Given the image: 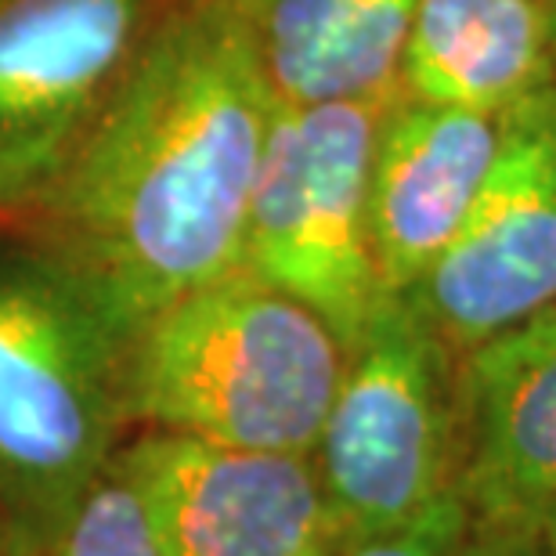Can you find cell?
<instances>
[{
  "label": "cell",
  "mask_w": 556,
  "mask_h": 556,
  "mask_svg": "<svg viewBox=\"0 0 556 556\" xmlns=\"http://www.w3.org/2000/svg\"><path fill=\"white\" fill-rule=\"evenodd\" d=\"M405 296L452 354L556 307V80L503 109L470 217Z\"/></svg>",
  "instance_id": "cell-6"
},
{
  "label": "cell",
  "mask_w": 556,
  "mask_h": 556,
  "mask_svg": "<svg viewBox=\"0 0 556 556\" xmlns=\"http://www.w3.org/2000/svg\"><path fill=\"white\" fill-rule=\"evenodd\" d=\"M419 0H231L275 102L321 105L402 87Z\"/></svg>",
  "instance_id": "cell-11"
},
{
  "label": "cell",
  "mask_w": 556,
  "mask_h": 556,
  "mask_svg": "<svg viewBox=\"0 0 556 556\" xmlns=\"http://www.w3.org/2000/svg\"><path fill=\"white\" fill-rule=\"evenodd\" d=\"M8 556H48V553H8Z\"/></svg>",
  "instance_id": "cell-20"
},
{
  "label": "cell",
  "mask_w": 556,
  "mask_h": 556,
  "mask_svg": "<svg viewBox=\"0 0 556 556\" xmlns=\"http://www.w3.org/2000/svg\"><path fill=\"white\" fill-rule=\"evenodd\" d=\"M152 0H0V220L18 225L102 113Z\"/></svg>",
  "instance_id": "cell-7"
},
{
  "label": "cell",
  "mask_w": 556,
  "mask_h": 556,
  "mask_svg": "<svg viewBox=\"0 0 556 556\" xmlns=\"http://www.w3.org/2000/svg\"><path fill=\"white\" fill-rule=\"evenodd\" d=\"M271 113L231 0H174L15 228L73 264L135 332L188 289L242 268Z\"/></svg>",
  "instance_id": "cell-1"
},
{
  "label": "cell",
  "mask_w": 556,
  "mask_h": 556,
  "mask_svg": "<svg viewBox=\"0 0 556 556\" xmlns=\"http://www.w3.org/2000/svg\"><path fill=\"white\" fill-rule=\"evenodd\" d=\"M130 332L29 236L0 239V531L48 553L130 433Z\"/></svg>",
  "instance_id": "cell-2"
},
{
  "label": "cell",
  "mask_w": 556,
  "mask_h": 556,
  "mask_svg": "<svg viewBox=\"0 0 556 556\" xmlns=\"http://www.w3.org/2000/svg\"><path fill=\"white\" fill-rule=\"evenodd\" d=\"M549 0H419L402 91L438 105L503 113L553 84Z\"/></svg>",
  "instance_id": "cell-12"
},
{
  "label": "cell",
  "mask_w": 556,
  "mask_h": 556,
  "mask_svg": "<svg viewBox=\"0 0 556 556\" xmlns=\"http://www.w3.org/2000/svg\"><path fill=\"white\" fill-rule=\"evenodd\" d=\"M466 531H470V517H466L463 498L452 492L438 498L427 514L387 535L337 546V556H459Z\"/></svg>",
  "instance_id": "cell-14"
},
{
  "label": "cell",
  "mask_w": 556,
  "mask_h": 556,
  "mask_svg": "<svg viewBox=\"0 0 556 556\" xmlns=\"http://www.w3.org/2000/svg\"><path fill=\"white\" fill-rule=\"evenodd\" d=\"M397 91L321 105L275 102L250 195L242 264L307 304L348 351L387 296L372 257L369 163Z\"/></svg>",
  "instance_id": "cell-5"
},
{
  "label": "cell",
  "mask_w": 556,
  "mask_h": 556,
  "mask_svg": "<svg viewBox=\"0 0 556 556\" xmlns=\"http://www.w3.org/2000/svg\"><path fill=\"white\" fill-rule=\"evenodd\" d=\"M51 556H163L141 514V503L113 470V463L73 509Z\"/></svg>",
  "instance_id": "cell-13"
},
{
  "label": "cell",
  "mask_w": 556,
  "mask_h": 556,
  "mask_svg": "<svg viewBox=\"0 0 556 556\" xmlns=\"http://www.w3.org/2000/svg\"><path fill=\"white\" fill-rule=\"evenodd\" d=\"M311 463L337 546L387 535L455 492V354L405 293H387L348 351Z\"/></svg>",
  "instance_id": "cell-4"
},
{
  "label": "cell",
  "mask_w": 556,
  "mask_h": 556,
  "mask_svg": "<svg viewBox=\"0 0 556 556\" xmlns=\"http://www.w3.org/2000/svg\"><path fill=\"white\" fill-rule=\"evenodd\" d=\"M470 528H535L556 506V307L455 354Z\"/></svg>",
  "instance_id": "cell-9"
},
{
  "label": "cell",
  "mask_w": 556,
  "mask_h": 556,
  "mask_svg": "<svg viewBox=\"0 0 556 556\" xmlns=\"http://www.w3.org/2000/svg\"><path fill=\"white\" fill-rule=\"evenodd\" d=\"M113 470L163 556H311L332 542L311 455L135 430Z\"/></svg>",
  "instance_id": "cell-8"
},
{
  "label": "cell",
  "mask_w": 556,
  "mask_h": 556,
  "mask_svg": "<svg viewBox=\"0 0 556 556\" xmlns=\"http://www.w3.org/2000/svg\"><path fill=\"white\" fill-rule=\"evenodd\" d=\"M0 556H8V542H4V531H0Z\"/></svg>",
  "instance_id": "cell-19"
},
{
  "label": "cell",
  "mask_w": 556,
  "mask_h": 556,
  "mask_svg": "<svg viewBox=\"0 0 556 556\" xmlns=\"http://www.w3.org/2000/svg\"><path fill=\"white\" fill-rule=\"evenodd\" d=\"M311 556H337V542H329V546H321L318 553H311Z\"/></svg>",
  "instance_id": "cell-18"
},
{
  "label": "cell",
  "mask_w": 556,
  "mask_h": 556,
  "mask_svg": "<svg viewBox=\"0 0 556 556\" xmlns=\"http://www.w3.org/2000/svg\"><path fill=\"white\" fill-rule=\"evenodd\" d=\"M348 348L247 264L152 311L127 348V422L311 455Z\"/></svg>",
  "instance_id": "cell-3"
},
{
  "label": "cell",
  "mask_w": 556,
  "mask_h": 556,
  "mask_svg": "<svg viewBox=\"0 0 556 556\" xmlns=\"http://www.w3.org/2000/svg\"><path fill=\"white\" fill-rule=\"evenodd\" d=\"M498 144L503 113L394 94L369 163L372 257L387 293H408L455 239Z\"/></svg>",
  "instance_id": "cell-10"
},
{
  "label": "cell",
  "mask_w": 556,
  "mask_h": 556,
  "mask_svg": "<svg viewBox=\"0 0 556 556\" xmlns=\"http://www.w3.org/2000/svg\"><path fill=\"white\" fill-rule=\"evenodd\" d=\"M535 535L542 542V549H546L549 556H556V506H549L546 517H542L539 525H535Z\"/></svg>",
  "instance_id": "cell-16"
},
{
  "label": "cell",
  "mask_w": 556,
  "mask_h": 556,
  "mask_svg": "<svg viewBox=\"0 0 556 556\" xmlns=\"http://www.w3.org/2000/svg\"><path fill=\"white\" fill-rule=\"evenodd\" d=\"M553 8V76H556V0H549Z\"/></svg>",
  "instance_id": "cell-17"
},
{
  "label": "cell",
  "mask_w": 556,
  "mask_h": 556,
  "mask_svg": "<svg viewBox=\"0 0 556 556\" xmlns=\"http://www.w3.org/2000/svg\"><path fill=\"white\" fill-rule=\"evenodd\" d=\"M459 556H549L535 528H470Z\"/></svg>",
  "instance_id": "cell-15"
}]
</instances>
